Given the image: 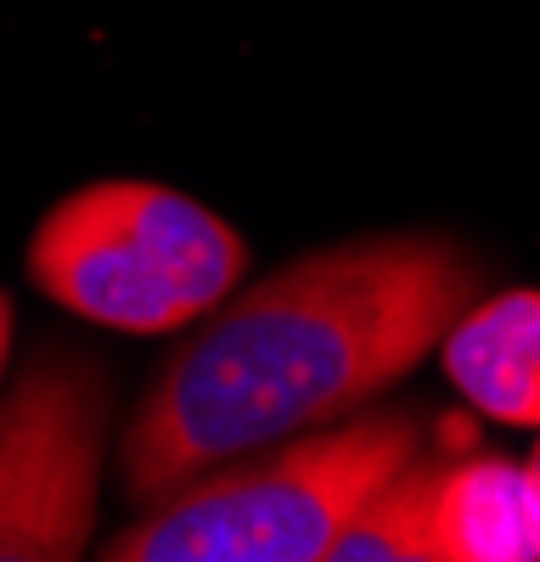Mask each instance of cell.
<instances>
[{"label":"cell","instance_id":"6da1fadb","mask_svg":"<svg viewBox=\"0 0 540 562\" xmlns=\"http://www.w3.org/2000/svg\"><path fill=\"white\" fill-rule=\"evenodd\" d=\"M479 293V265L434 231L304 254L243 288L169 355L124 428V484L153 506L209 467L367 411Z\"/></svg>","mask_w":540,"mask_h":562},{"label":"cell","instance_id":"7a4b0ae2","mask_svg":"<svg viewBox=\"0 0 540 562\" xmlns=\"http://www.w3.org/2000/svg\"><path fill=\"white\" fill-rule=\"evenodd\" d=\"M423 450L412 411H367L304 428L265 456H232L187 479L158 512L108 540L113 562H327L344 518L405 456Z\"/></svg>","mask_w":540,"mask_h":562},{"label":"cell","instance_id":"3957f363","mask_svg":"<svg viewBox=\"0 0 540 562\" xmlns=\"http://www.w3.org/2000/svg\"><path fill=\"white\" fill-rule=\"evenodd\" d=\"M243 270V231L158 180H90L29 243L34 288L113 333H175L232 299Z\"/></svg>","mask_w":540,"mask_h":562},{"label":"cell","instance_id":"277c9868","mask_svg":"<svg viewBox=\"0 0 540 562\" xmlns=\"http://www.w3.org/2000/svg\"><path fill=\"white\" fill-rule=\"evenodd\" d=\"M113 389L79 355H40L0 405V562H68L90 546Z\"/></svg>","mask_w":540,"mask_h":562},{"label":"cell","instance_id":"5b68a950","mask_svg":"<svg viewBox=\"0 0 540 562\" xmlns=\"http://www.w3.org/2000/svg\"><path fill=\"white\" fill-rule=\"evenodd\" d=\"M445 378L484 416L540 428V293L513 288L445 326Z\"/></svg>","mask_w":540,"mask_h":562},{"label":"cell","instance_id":"8992f818","mask_svg":"<svg viewBox=\"0 0 540 562\" xmlns=\"http://www.w3.org/2000/svg\"><path fill=\"white\" fill-rule=\"evenodd\" d=\"M434 562H540V490L518 461L445 456Z\"/></svg>","mask_w":540,"mask_h":562},{"label":"cell","instance_id":"52a82bcc","mask_svg":"<svg viewBox=\"0 0 540 562\" xmlns=\"http://www.w3.org/2000/svg\"><path fill=\"white\" fill-rule=\"evenodd\" d=\"M445 456H405L383 484L367 490L327 562H434V501H439Z\"/></svg>","mask_w":540,"mask_h":562},{"label":"cell","instance_id":"ba28073f","mask_svg":"<svg viewBox=\"0 0 540 562\" xmlns=\"http://www.w3.org/2000/svg\"><path fill=\"white\" fill-rule=\"evenodd\" d=\"M7 349H12V299L0 293V371H7Z\"/></svg>","mask_w":540,"mask_h":562},{"label":"cell","instance_id":"9c48e42d","mask_svg":"<svg viewBox=\"0 0 540 562\" xmlns=\"http://www.w3.org/2000/svg\"><path fill=\"white\" fill-rule=\"evenodd\" d=\"M524 473H529V479H535V490H540V445L529 450V461H524Z\"/></svg>","mask_w":540,"mask_h":562}]
</instances>
